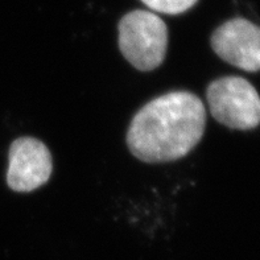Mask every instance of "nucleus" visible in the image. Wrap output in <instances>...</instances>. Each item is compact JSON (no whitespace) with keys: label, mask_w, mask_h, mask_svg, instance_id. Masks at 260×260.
<instances>
[{"label":"nucleus","mask_w":260,"mask_h":260,"mask_svg":"<svg viewBox=\"0 0 260 260\" xmlns=\"http://www.w3.org/2000/svg\"><path fill=\"white\" fill-rule=\"evenodd\" d=\"M119 48L124 58L140 72L161 65L168 49V26L156 13L128 12L119 21Z\"/></svg>","instance_id":"obj_2"},{"label":"nucleus","mask_w":260,"mask_h":260,"mask_svg":"<svg viewBox=\"0 0 260 260\" xmlns=\"http://www.w3.org/2000/svg\"><path fill=\"white\" fill-rule=\"evenodd\" d=\"M149 10L167 15H180L186 12L198 0H142Z\"/></svg>","instance_id":"obj_6"},{"label":"nucleus","mask_w":260,"mask_h":260,"mask_svg":"<svg viewBox=\"0 0 260 260\" xmlns=\"http://www.w3.org/2000/svg\"><path fill=\"white\" fill-rule=\"evenodd\" d=\"M209 109L217 122L229 128L247 131L260 124V96L242 77H222L206 90Z\"/></svg>","instance_id":"obj_3"},{"label":"nucleus","mask_w":260,"mask_h":260,"mask_svg":"<svg viewBox=\"0 0 260 260\" xmlns=\"http://www.w3.org/2000/svg\"><path fill=\"white\" fill-rule=\"evenodd\" d=\"M206 124L202 101L189 91L152 99L134 116L127 144L136 158L149 164L175 161L201 142Z\"/></svg>","instance_id":"obj_1"},{"label":"nucleus","mask_w":260,"mask_h":260,"mask_svg":"<svg viewBox=\"0 0 260 260\" xmlns=\"http://www.w3.org/2000/svg\"><path fill=\"white\" fill-rule=\"evenodd\" d=\"M211 48L223 61L244 72L260 70V26L237 17L218 26L211 36Z\"/></svg>","instance_id":"obj_5"},{"label":"nucleus","mask_w":260,"mask_h":260,"mask_svg":"<svg viewBox=\"0 0 260 260\" xmlns=\"http://www.w3.org/2000/svg\"><path fill=\"white\" fill-rule=\"evenodd\" d=\"M52 171V153L39 139L24 136L11 144L7 184L12 190H35L48 182Z\"/></svg>","instance_id":"obj_4"}]
</instances>
